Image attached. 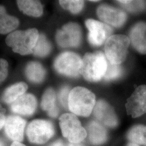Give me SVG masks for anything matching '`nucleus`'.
<instances>
[{"label":"nucleus","mask_w":146,"mask_h":146,"mask_svg":"<svg viewBox=\"0 0 146 146\" xmlns=\"http://www.w3.org/2000/svg\"><path fill=\"white\" fill-rule=\"evenodd\" d=\"M25 74L27 78L30 81L33 83L39 84L44 80L46 72L41 63L33 61L27 64Z\"/></svg>","instance_id":"20"},{"label":"nucleus","mask_w":146,"mask_h":146,"mask_svg":"<svg viewBox=\"0 0 146 146\" xmlns=\"http://www.w3.org/2000/svg\"><path fill=\"white\" fill-rule=\"evenodd\" d=\"M139 146V145H136V144H134V143H131V142H129V143H128L127 145V146Z\"/></svg>","instance_id":"33"},{"label":"nucleus","mask_w":146,"mask_h":146,"mask_svg":"<svg viewBox=\"0 0 146 146\" xmlns=\"http://www.w3.org/2000/svg\"><path fill=\"white\" fill-rule=\"evenodd\" d=\"M68 146H84V145H82L81 143H70L68 144Z\"/></svg>","instance_id":"32"},{"label":"nucleus","mask_w":146,"mask_h":146,"mask_svg":"<svg viewBox=\"0 0 146 146\" xmlns=\"http://www.w3.org/2000/svg\"><path fill=\"white\" fill-rule=\"evenodd\" d=\"M130 43L129 37L124 35H114L110 36L104 45L105 56L107 60L116 64L124 62Z\"/></svg>","instance_id":"4"},{"label":"nucleus","mask_w":146,"mask_h":146,"mask_svg":"<svg viewBox=\"0 0 146 146\" xmlns=\"http://www.w3.org/2000/svg\"><path fill=\"white\" fill-rule=\"evenodd\" d=\"M11 146H26L25 145H24L23 144L21 143L20 142H16V141H14L12 144H11Z\"/></svg>","instance_id":"31"},{"label":"nucleus","mask_w":146,"mask_h":146,"mask_svg":"<svg viewBox=\"0 0 146 146\" xmlns=\"http://www.w3.org/2000/svg\"><path fill=\"white\" fill-rule=\"evenodd\" d=\"M70 92V90L69 87L66 86L61 89L58 94L60 101L64 108H68V98Z\"/></svg>","instance_id":"27"},{"label":"nucleus","mask_w":146,"mask_h":146,"mask_svg":"<svg viewBox=\"0 0 146 146\" xmlns=\"http://www.w3.org/2000/svg\"><path fill=\"white\" fill-rule=\"evenodd\" d=\"M16 2L20 10L27 15L38 17L43 14V5L40 1L19 0Z\"/></svg>","instance_id":"19"},{"label":"nucleus","mask_w":146,"mask_h":146,"mask_svg":"<svg viewBox=\"0 0 146 146\" xmlns=\"http://www.w3.org/2000/svg\"><path fill=\"white\" fill-rule=\"evenodd\" d=\"M41 106L49 116L52 117L58 116L59 111L56 105V95L53 89L49 88L46 90L42 95Z\"/></svg>","instance_id":"17"},{"label":"nucleus","mask_w":146,"mask_h":146,"mask_svg":"<svg viewBox=\"0 0 146 146\" xmlns=\"http://www.w3.org/2000/svg\"><path fill=\"white\" fill-rule=\"evenodd\" d=\"M49 146H64L63 141L61 140H58L54 142Z\"/></svg>","instance_id":"30"},{"label":"nucleus","mask_w":146,"mask_h":146,"mask_svg":"<svg viewBox=\"0 0 146 146\" xmlns=\"http://www.w3.org/2000/svg\"><path fill=\"white\" fill-rule=\"evenodd\" d=\"M127 113L133 118L146 114V85H141L135 89L125 104Z\"/></svg>","instance_id":"10"},{"label":"nucleus","mask_w":146,"mask_h":146,"mask_svg":"<svg viewBox=\"0 0 146 146\" xmlns=\"http://www.w3.org/2000/svg\"><path fill=\"white\" fill-rule=\"evenodd\" d=\"M58 73L70 78H77L82 73V59L75 52H65L60 54L54 63Z\"/></svg>","instance_id":"6"},{"label":"nucleus","mask_w":146,"mask_h":146,"mask_svg":"<svg viewBox=\"0 0 146 146\" xmlns=\"http://www.w3.org/2000/svg\"><path fill=\"white\" fill-rule=\"evenodd\" d=\"M123 69L120 64H116L107 62V68L104 79L106 81H110L117 80L122 76Z\"/></svg>","instance_id":"24"},{"label":"nucleus","mask_w":146,"mask_h":146,"mask_svg":"<svg viewBox=\"0 0 146 146\" xmlns=\"http://www.w3.org/2000/svg\"><path fill=\"white\" fill-rule=\"evenodd\" d=\"M56 41L62 48L78 47L82 41V31L77 23H69L58 30Z\"/></svg>","instance_id":"8"},{"label":"nucleus","mask_w":146,"mask_h":146,"mask_svg":"<svg viewBox=\"0 0 146 146\" xmlns=\"http://www.w3.org/2000/svg\"><path fill=\"white\" fill-rule=\"evenodd\" d=\"M86 26L89 31V42L96 47L100 46L106 42L107 39L111 36L113 33L111 26L94 19L87 20Z\"/></svg>","instance_id":"9"},{"label":"nucleus","mask_w":146,"mask_h":146,"mask_svg":"<svg viewBox=\"0 0 146 146\" xmlns=\"http://www.w3.org/2000/svg\"><path fill=\"white\" fill-rule=\"evenodd\" d=\"M96 103L93 93L86 88L76 87L70 92L68 108L74 115L88 117L93 111Z\"/></svg>","instance_id":"1"},{"label":"nucleus","mask_w":146,"mask_h":146,"mask_svg":"<svg viewBox=\"0 0 146 146\" xmlns=\"http://www.w3.org/2000/svg\"><path fill=\"white\" fill-rule=\"evenodd\" d=\"M55 133L52 123L45 120L33 121L27 129L29 140L33 143L43 144L49 141Z\"/></svg>","instance_id":"7"},{"label":"nucleus","mask_w":146,"mask_h":146,"mask_svg":"<svg viewBox=\"0 0 146 146\" xmlns=\"http://www.w3.org/2000/svg\"><path fill=\"white\" fill-rule=\"evenodd\" d=\"M5 110L0 105V130L5 125Z\"/></svg>","instance_id":"29"},{"label":"nucleus","mask_w":146,"mask_h":146,"mask_svg":"<svg viewBox=\"0 0 146 146\" xmlns=\"http://www.w3.org/2000/svg\"><path fill=\"white\" fill-rule=\"evenodd\" d=\"M96 13L104 23L115 28L122 26L127 20V15L124 11L110 5H100Z\"/></svg>","instance_id":"11"},{"label":"nucleus","mask_w":146,"mask_h":146,"mask_svg":"<svg viewBox=\"0 0 146 146\" xmlns=\"http://www.w3.org/2000/svg\"><path fill=\"white\" fill-rule=\"evenodd\" d=\"M108 60L101 52L87 53L82 58L81 74L90 82H98L104 78L107 68Z\"/></svg>","instance_id":"3"},{"label":"nucleus","mask_w":146,"mask_h":146,"mask_svg":"<svg viewBox=\"0 0 146 146\" xmlns=\"http://www.w3.org/2000/svg\"><path fill=\"white\" fill-rule=\"evenodd\" d=\"M118 2L128 11L137 13L143 11L145 7V2L142 1H118Z\"/></svg>","instance_id":"26"},{"label":"nucleus","mask_w":146,"mask_h":146,"mask_svg":"<svg viewBox=\"0 0 146 146\" xmlns=\"http://www.w3.org/2000/svg\"><path fill=\"white\" fill-rule=\"evenodd\" d=\"M87 136L90 142L94 146L104 144L108 140L107 130L98 121H92L87 125Z\"/></svg>","instance_id":"16"},{"label":"nucleus","mask_w":146,"mask_h":146,"mask_svg":"<svg viewBox=\"0 0 146 146\" xmlns=\"http://www.w3.org/2000/svg\"><path fill=\"white\" fill-rule=\"evenodd\" d=\"M0 146H3V144H2V143L0 141Z\"/></svg>","instance_id":"34"},{"label":"nucleus","mask_w":146,"mask_h":146,"mask_svg":"<svg viewBox=\"0 0 146 146\" xmlns=\"http://www.w3.org/2000/svg\"><path fill=\"white\" fill-rule=\"evenodd\" d=\"M59 125L63 137L70 143H81L87 136L86 129L77 116L72 113H65L60 117Z\"/></svg>","instance_id":"5"},{"label":"nucleus","mask_w":146,"mask_h":146,"mask_svg":"<svg viewBox=\"0 0 146 146\" xmlns=\"http://www.w3.org/2000/svg\"><path fill=\"white\" fill-rule=\"evenodd\" d=\"M26 121L19 116H9L5 120V130L7 136L11 140L16 142L23 139Z\"/></svg>","instance_id":"13"},{"label":"nucleus","mask_w":146,"mask_h":146,"mask_svg":"<svg viewBox=\"0 0 146 146\" xmlns=\"http://www.w3.org/2000/svg\"><path fill=\"white\" fill-rule=\"evenodd\" d=\"M52 45L43 34H40L33 54L39 58H44L48 55L52 50Z\"/></svg>","instance_id":"23"},{"label":"nucleus","mask_w":146,"mask_h":146,"mask_svg":"<svg viewBox=\"0 0 146 146\" xmlns=\"http://www.w3.org/2000/svg\"><path fill=\"white\" fill-rule=\"evenodd\" d=\"M36 98L31 94H25L11 104V110L17 114L31 116L36 109Z\"/></svg>","instance_id":"14"},{"label":"nucleus","mask_w":146,"mask_h":146,"mask_svg":"<svg viewBox=\"0 0 146 146\" xmlns=\"http://www.w3.org/2000/svg\"><path fill=\"white\" fill-rule=\"evenodd\" d=\"M8 74V63L3 58H0V84L4 81Z\"/></svg>","instance_id":"28"},{"label":"nucleus","mask_w":146,"mask_h":146,"mask_svg":"<svg viewBox=\"0 0 146 146\" xmlns=\"http://www.w3.org/2000/svg\"><path fill=\"white\" fill-rule=\"evenodd\" d=\"M126 137L131 143L146 146V125L140 124L132 126L127 131Z\"/></svg>","instance_id":"22"},{"label":"nucleus","mask_w":146,"mask_h":146,"mask_svg":"<svg viewBox=\"0 0 146 146\" xmlns=\"http://www.w3.org/2000/svg\"><path fill=\"white\" fill-rule=\"evenodd\" d=\"M59 3L64 9L70 11L73 14H78L82 10L84 2L78 0H61Z\"/></svg>","instance_id":"25"},{"label":"nucleus","mask_w":146,"mask_h":146,"mask_svg":"<svg viewBox=\"0 0 146 146\" xmlns=\"http://www.w3.org/2000/svg\"><path fill=\"white\" fill-rule=\"evenodd\" d=\"M96 119L103 125L111 128H115L118 125V119L113 108L104 100L96 102L93 110Z\"/></svg>","instance_id":"12"},{"label":"nucleus","mask_w":146,"mask_h":146,"mask_svg":"<svg viewBox=\"0 0 146 146\" xmlns=\"http://www.w3.org/2000/svg\"><path fill=\"white\" fill-rule=\"evenodd\" d=\"M19 23L16 17L7 14L5 7L0 5V34H7L13 32Z\"/></svg>","instance_id":"18"},{"label":"nucleus","mask_w":146,"mask_h":146,"mask_svg":"<svg viewBox=\"0 0 146 146\" xmlns=\"http://www.w3.org/2000/svg\"><path fill=\"white\" fill-rule=\"evenodd\" d=\"M27 89L28 86L25 82H20L14 84L5 91L2 100L6 104H13L18 98L25 94Z\"/></svg>","instance_id":"21"},{"label":"nucleus","mask_w":146,"mask_h":146,"mask_svg":"<svg viewBox=\"0 0 146 146\" xmlns=\"http://www.w3.org/2000/svg\"><path fill=\"white\" fill-rule=\"evenodd\" d=\"M38 31L35 28L26 31H16L10 33L5 39L8 46L14 52L22 55L33 54L34 48L39 37Z\"/></svg>","instance_id":"2"},{"label":"nucleus","mask_w":146,"mask_h":146,"mask_svg":"<svg viewBox=\"0 0 146 146\" xmlns=\"http://www.w3.org/2000/svg\"><path fill=\"white\" fill-rule=\"evenodd\" d=\"M129 38L136 51L146 54V23L140 22L134 25L129 32Z\"/></svg>","instance_id":"15"}]
</instances>
